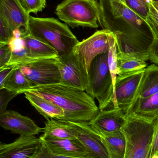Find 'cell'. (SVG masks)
Instances as JSON below:
<instances>
[{
	"label": "cell",
	"mask_w": 158,
	"mask_h": 158,
	"mask_svg": "<svg viewBox=\"0 0 158 158\" xmlns=\"http://www.w3.org/2000/svg\"><path fill=\"white\" fill-rule=\"evenodd\" d=\"M99 23L104 29L115 34L117 52L149 60L154 37L145 20L121 0H99Z\"/></svg>",
	"instance_id": "6da1fadb"
},
{
	"label": "cell",
	"mask_w": 158,
	"mask_h": 158,
	"mask_svg": "<svg viewBox=\"0 0 158 158\" xmlns=\"http://www.w3.org/2000/svg\"><path fill=\"white\" fill-rule=\"evenodd\" d=\"M28 92L49 100L65 111L63 120L91 121L99 112L93 98L85 91L61 83L32 87Z\"/></svg>",
	"instance_id": "7a4b0ae2"
},
{
	"label": "cell",
	"mask_w": 158,
	"mask_h": 158,
	"mask_svg": "<svg viewBox=\"0 0 158 158\" xmlns=\"http://www.w3.org/2000/svg\"><path fill=\"white\" fill-rule=\"evenodd\" d=\"M29 32L36 40L54 49L58 57L70 54L79 42L67 25L53 18L30 16Z\"/></svg>",
	"instance_id": "3957f363"
},
{
	"label": "cell",
	"mask_w": 158,
	"mask_h": 158,
	"mask_svg": "<svg viewBox=\"0 0 158 158\" xmlns=\"http://www.w3.org/2000/svg\"><path fill=\"white\" fill-rule=\"evenodd\" d=\"M127 115L122 129L126 139L124 158H145L150 152L154 131V122Z\"/></svg>",
	"instance_id": "277c9868"
},
{
	"label": "cell",
	"mask_w": 158,
	"mask_h": 158,
	"mask_svg": "<svg viewBox=\"0 0 158 158\" xmlns=\"http://www.w3.org/2000/svg\"><path fill=\"white\" fill-rule=\"evenodd\" d=\"M99 103L100 110L105 109L113 95L112 79L108 65V52L98 55L91 63L85 90Z\"/></svg>",
	"instance_id": "5b68a950"
},
{
	"label": "cell",
	"mask_w": 158,
	"mask_h": 158,
	"mask_svg": "<svg viewBox=\"0 0 158 158\" xmlns=\"http://www.w3.org/2000/svg\"><path fill=\"white\" fill-rule=\"evenodd\" d=\"M58 18L71 27L96 28L100 19L99 3L96 0H64L57 6Z\"/></svg>",
	"instance_id": "8992f818"
},
{
	"label": "cell",
	"mask_w": 158,
	"mask_h": 158,
	"mask_svg": "<svg viewBox=\"0 0 158 158\" xmlns=\"http://www.w3.org/2000/svg\"><path fill=\"white\" fill-rule=\"evenodd\" d=\"M112 32L105 29L97 31L82 41L79 42L72 52L82 73L88 79L91 63L98 55L108 52Z\"/></svg>",
	"instance_id": "52a82bcc"
},
{
	"label": "cell",
	"mask_w": 158,
	"mask_h": 158,
	"mask_svg": "<svg viewBox=\"0 0 158 158\" xmlns=\"http://www.w3.org/2000/svg\"><path fill=\"white\" fill-rule=\"evenodd\" d=\"M57 58L33 60L18 66L32 87L60 83L61 75Z\"/></svg>",
	"instance_id": "ba28073f"
},
{
	"label": "cell",
	"mask_w": 158,
	"mask_h": 158,
	"mask_svg": "<svg viewBox=\"0 0 158 158\" xmlns=\"http://www.w3.org/2000/svg\"><path fill=\"white\" fill-rule=\"evenodd\" d=\"M143 72L127 77L117 76L113 97L105 109H119L126 113L137 98Z\"/></svg>",
	"instance_id": "9c48e42d"
},
{
	"label": "cell",
	"mask_w": 158,
	"mask_h": 158,
	"mask_svg": "<svg viewBox=\"0 0 158 158\" xmlns=\"http://www.w3.org/2000/svg\"><path fill=\"white\" fill-rule=\"evenodd\" d=\"M68 122L75 130L77 138L86 148L91 158H110L102 136L92 127L90 123Z\"/></svg>",
	"instance_id": "30bf717a"
},
{
	"label": "cell",
	"mask_w": 158,
	"mask_h": 158,
	"mask_svg": "<svg viewBox=\"0 0 158 158\" xmlns=\"http://www.w3.org/2000/svg\"><path fill=\"white\" fill-rule=\"evenodd\" d=\"M42 143L35 135H20L13 143H1L0 158H34Z\"/></svg>",
	"instance_id": "8fae6325"
},
{
	"label": "cell",
	"mask_w": 158,
	"mask_h": 158,
	"mask_svg": "<svg viewBox=\"0 0 158 158\" xmlns=\"http://www.w3.org/2000/svg\"><path fill=\"white\" fill-rule=\"evenodd\" d=\"M0 16L6 20L14 32L20 34V37L29 34L30 15L18 0H0Z\"/></svg>",
	"instance_id": "7c38bea8"
},
{
	"label": "cell",
	"mask_w": 158,
	"mask_h": 158,
	"mask_svg": "<svg viewBox=\"0 0 158 158\" xmlns=\"http://www.w3.org/2000/svg\"><path fill=\"white\" fill-rule=\"evenodd\" d=\"M127 119V115L123 110L113 108L99 110L89 123L99 134L104 136L121 131Z\"/></svg>",
	"instance_id": "4fadbf2b"
},
{
	"label": "cell",
	"mask_w": 158,
	"mask_h": 158,
	"mask_svg": "<svg viewBox=\"0 0 158 158\" xmlns=\"http://www.w3.org/2000/svg\"><path fill=\"white\" fill-rule=\"evenodd\" d=\"M0 125L5 130L20 135H35L43 131L30 118L13 110L0 115Z\"/></svg>",
	"instance_id": "5bb4252c"
},
{
	"label": "cell",
	"mask_w": 158,
	"mask_h": 158,
	"mask_svg": "<svg viewBox=\"0 0 158 158\" xmlns=\"http://www.w3.org/2000/svg\"><path fill=\"white\" fill-rule=\"evenodd\" d=\"M61 75L60 83L85 91L88 79L84 77L78 66L72 52L57 58Z\"/></svg>",
	"instance_id": "9a60e30c"
},
{
	"label": "cell",
	"mask_w": 158,
	"mask_h": 158,
	"mask_svg": "<svg viewBox=\"0 0 158 158\" xmlns=\"http://www.w3.org/2000/svg\"><path fill=\"white\" fill-rule=\"evenodd\" d=\"M41 139L48 149L54 154L69 157L91 158L88 151L78 138Z\"/></svg>",
	"instance_id": "2e32d148"
},
{
	"label": "cell",
	"mask_w": 158,
	"mask_h": 158,
	"mask_svg": "<svg viewBox=\"0 0 158 158\" xmlns=\"http://www.w3.org/2000/svg\"><path fill=\"white\" fill-rule=\"evenodd\" d=\"M126 114L150 121H155L158 118V93L148 97L137 98Z\"/></svg>",
	"instance_id": "e0dca14e"
},
{
	"label": "cell",
	"mask_w": 158,
	"mask_h": 158,
	"mask_svg": "<svg viewBox=\"0 0 158 158\" xmlns=\"http://www.w3.org/2000/svg\"><path fill=\"white\" fill-rule=\"evenodd\" d=\"M25 98L31 105L46 120L49 119H64V110L49 100L39 96L33 93L26 91L24 93Z\"/></svg>",
	"instance_id": "ac0fdd59"
},
{
	"label": "cell",
	"mask_w": 158,
	"mask_h": 158,
	"mask_svg": "<svg viewBox=\"0 0 158 158\" xmlns=\"http://www.w3.org/2000/svg\"><path fill=\"white\" fill-rule=\"evenodd\" d=\"M41 138L74 139L77 138L75 130L68 121L49 119L46 120Z\"/></svg>",
	"instance_id": "d6986e66"
},
{
	"label": "cell",
	"mask_w": 158,
	"mask_h": 158,
	"mask_svg": "<svg viewBox=\"0 0 158 158\" xmlns=\"http://www.w3.org/2000/svg\"><path fill=\"white\" fill-rule=\"evenodd\" d=\"M146 62L128 54L117 52L118 77H127L144 71L147 67Z\"/></svg>",
	"instance_id": "ffe728a7"
},
{
	"label": "cell",
	"mask_w": 158,
	"mask_h": 158,
	"mask_svg": "<svg viewBox=\"0 0 158 158\" xmlns=\"http://www.w3.org/2000/svg\"><path fill=\"white\" fill-rule=\"evenodd\" d=\"M25 42V47L32 60L46 58H57V52L49 45L31 36L30 34L21 37Z\"/></svg>",
	"instance_id": "44dd1931"
},
{
	"label": "cell",
	"mask_w": 158,
	"mask_h": 158,
	"mask_svg": "<svg viewBox=\"0 0 158 158\" xmlns=\"http://www.w3.org/2000/svg\"><path fill=\"white\" fill-rule=\"evenodd\" d=\"M157 93L158 65L154 64L147 66L144 70L137 98L148 97Z\"/></svg>",
	"instance_id": "7402d4cb"
},
{
	"label": "cell",
	"mask_w": 158,
	"mask_h": 158,
	"mask_svg": "<svg viewBox=\"0 0 158 158\" xmlns=\"http://www.w3.org/2000/svg\"><path fill=\"white\" fill-rule=\"evenodd\" d=\"M32 88L28 80L22 73L18 66L14 67L0 85V89H6L19 94Z\"/></svg>",
	"instance_id": "603a6c76"
},
{
	"label": "cell",
	"mask_w": 158,
	"mask_h": 158,
	"mask_svg": "<svg viewBox=\"0 0 158 158\" xmlns=\"http://www.w3.org/2000/svg\"><path fill=\"white\" fill-rule=\"evenodd\" d=\"M8 45L12 50V56L10 61L5 66H19L33 61L25 47L23 39L21 37L14 36L9 42Z\"/></svg>",
	"instance_id": "cb8c5ba5"
},
{
	"label": "cell",
	"mask_w": 158,
	"mask_h": 158,
	"mask_svg": "<svg viewBox=\"0 0 158 158\" xmlns=\"http://www.w3.org/2000/svg\"><path fill=\"white\" fill-rule=\"evenodd\" d=\"M102 136L107 148L110 158H124L126 151V139L122 131Z\"/></svg>",
	"instance_id": "d4e9b609"
},
{
	"label": "cell",
	"mask_w": 158,
	"mask_h": 158,
	"mask_svg": "<svg viewBox=\"0 0 158 158\" xmlns=\"http://www.w3.org/2000/svg\"><path fill=\"white\" fill-rule=\"evenodd\" d=\"M146 22L151 30L154 40L158 39V2L149 3Z\"/></svg>",
	"instance_id": "484cf974"
},
{
	"label": "cell",
	"mask_w": 158,
	"mask_h": 158,
	"mask_svg": "<svg viewBox=\"0 0 158 158\" xmlns=\"http://www.w3.org/2000/svg\"><path fill=\"white\" fill-rule=\"evenodd\" d=\"M125 3L140 17L145 20L149 10L146 0H125Z\"/></svg>",
	"instance_id": "4316f807"
},
{
	"label": "cell",
	"mask_w": 158,
	"mask_h": 158,
	"mask_svg": "<svg viewBox=\"0 0 158 158\" xmlns=\"http://www.w3.org/2000/svg\"><path fill=\"white\" fill-rule=\"evenodd\" d=\"M14 37V31L8 22L0 16V44H8Z\"/></svg>",
	"instance_id": "83f0119b"
},
{
	"label": "cell",
	"mask_w": 158,
	"mask_h": 158,
	"mask_svg": "<svg viewBox=\"0 0 158 158\" xmlns=\"http://www.w3.org/2000/svg\"><path fill=\"white\" fill-rule=\"evenodd\" d=\"M27 12L37 14L42 11L46 6L45 0H18Z\"/></svg>",
	"instance_id": "f1b7e54d"
},
{
	"label": "cell",
	"mask_w": 158,
	"mask_h": 158,
	"mask_svg": "<svg viewBox=\"0 0 158 158\" xmlns=\"http://www.w3.org/2000/svg\"><path fill=\"white\" fill-rule=\"evenodd\" d=\"M19 95L6 89H0V115L7 110L6 107L10 100Z\"/></svg>",
	"instance_id": "f546056e"
},
{
	"label": "cell",
	"mask_w": 158,
	"mask_h": 158,
	"mask_svg": "<svg viewBox=\"0 0 158 158\" xmlns=\"http://www.w3.org/2000/svg\"><path fill=\"white\" fill-rule=\"evenodd\" d=\"M12 50L8 44H0V68L6 65L11 59Z\"/></svg>",
	"instance_id": "4dcf8cb0"
},
{
	"label": "cell",
	"mask_w": 158,
	"mask_h": 158,
	"mask_svg": "<svg viewBox=\"0 0 158 158\" xmlns=\"http://www.w3.org/2000/svg\"><path fill=\"white\" fill-rule=\"evenodd\" d=\"M42 146L37 156L34 158H75L65 156L51 152L42 141Z\"/></svg>",
	"instance_id": "1f68e13d"
},
{
	"label": "cell",
	"mask_w": 158,
	"mask_h": 158,
	"mask_svg": "<svg viewBox=\"0 0 158 158\" xmlns=\"http://www.w3.org/2000/svg\"><path fill=\"white\" fill-rule=\"evenodd\" d=\"M158 155V118L154 121V131L150 149V157Z\"/></svg>",
	"instance_id": "d6a6232c"
},
{
	"label": "cell",
	"mask_w": 158,
	"mask_h": 158,
	"mask_svg": "<svg viewBox=\"0 0 158 158\" xmlns=\"http://www.w3.org/2000/svg\"><path fill=\"white\" fill-rule=\"evenodd\" d=\"M148 59L158 65V39L154 40L148 51Z\"/></svg>",
	"instance_id": "836d02e7"
},
{
	"label": "cell",
	"mask_w": 158,
	"mask_h": 158,
	"mask_svg": "<svg viewBox=\"0 0 158 158\" xmlns=\"http://www.w3.org/2000/svg\"><path fill=\"white\" fill-rule=\"evenodd\" d=\"M15 66H4L0 68V85L2 83Z\"/></svg>",
	"instance_id": "e575fe53"
},
{
	"label": "cell",
	"mask_w": 158,
	"mask_h": 158,
	"mask_svg": "<svg viewBox=\"0 0 158 158\" xmlns=\"http://www.w3.org/2000/svg\"><path fill=\"white\" fill-rule=\"evenodd\" d=\"M145 158H158V155H156V156H153V157H150V152L149 153V154L147 155V156Z\"/></svg>",
	"instance_id": "d590c367"
},
{
	"label": "cell",
	"mask_w": 158,
	"mask_h": 158,
	"mask_svg": "<svg viewBox=\"0 0 158 158\" xmlns=\"http://www.w3.org/2000/svg\"><path fill=\"white\" fill-rule=\"evenodd\" d=\"M146 1L148 2V3H149L150 2H158V0H146Z\"/></svg>",
	"instance_id": "8d00e7d4"
},
{
	"label": "cell",
	"mask_w": 158,
	"mask_h": 158,
	"mask_svg": "<svg viewBox=\"0 0 158 158\" xmlns=\"http://www.w3.org/2000/svg\"><path fill=\"white\" fill-rule=\"evenodd\" d=\"M121 1L125 3V0H121Z\"/></svg>",
	"instance_id": "74e56055"
},
{
	"label": "cell",
	"mask_w": 158,
	"mask_h": 158,
	"mask_svg": "<svg viewBox=\"0 0 158 158\" xmlns=\"http://www.w3.org/2000/svg\"></svg>",
	"instance_id": "f35d334b"
}]
</instances>
